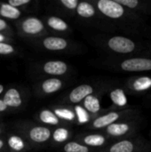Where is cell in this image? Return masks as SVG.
<instances>
[{"label":"cell","mask_w":151,"mask_h":152,"mask_svg":"<svg viewBox=\"0 0 151 152\" xmlns=\"http://www.w3.org/2000/svg\"><path fill=\"white\" fill-rule=\"evenodd\" d=\"M10 41L11 39L7 36L0 33V43H10Z\"/></svg>","instance_id":"cell-32"},{"label":"cell","mask_w":151,"mask_h":152,"mask_svg":"<svg viewBox=\"0 0 151 152\" xmlns=\"http://www.w3.org/2000/svg\"><path fill=\"white\" fill-rule=\"evenodd\" d=\"M122 6L140 15H150L151 2L141 0H115Z\"/></svg>","instance_id":"cell-11"},{"label":"cell","mask_w":151,"mask_h":152,"mask_svg":"<svg viewBox=\"0 0 151 152\" xmlns=\"http://www.w3.org/2000/svg\"><path fill=\"white\" fill-rule=\"evenodd\" d=\"M0 33L4 35H8V34H12V30L11 29V27L9 24L6 22L5 20L0 18Z\"/></svg>","instance_id":"cell-29"},{"label":"cell","mask_w":151,"mask_h":152,"mask_svg":"<svg viewBox=\"0 0 151 152\" xmlns=\"http://www.w3.org/2000/svg\"><path fill=\"white\" fill-rule=\"evenodd\" d=\"M43 47L48 51L57 52V51H63L68 48L69 41L66 38L60 37H46L41 42Z\"/></svg>","instance_id":"cell-15"},{"label":"cell","mask_w":151,"mask_h":152,"mask_svg":"<svg viewBox=\"0 0 151 152\" xmlns=\"http://www.w3.org/2000/svg\"><path fill=\"white\" fill-rule=\"evenodd\" d=\"M52 110L57 116V118L61 121H67V122H75L76 121V115H75L74 110L72 108L60 106V107L53 108Z\"/></svg>","instance_id":"cell-21"},{"label":"cell","mask_w":151,"mask_h":152,"mask_svg":"<svg viewBox=\"0 0 151 152\" xmlns=\"http://www.w3.org/2000/svg\"><path fill=\"white\" fill-rule=\"evenodd\" d=\"M20 34L26 37H39L45 33L44 22L36 17H27L17 25Z\"/></svg>","instance_id":"cell-6"},{"label":"cell","mask_w":151,"mask_h":152,"mask_svg":"<svg viewBox=\"0 0 151 152\" xmlns=\"http://www.w3.org/2000/svg\"><path fill=\"white\" fill-rule=\"evenodd\" d=\"M111 140L103 133H94L80 137V143L88 148H104L109 144Z\"/></svg>","instance_id":"cell-9"},{"label":"cell","mask_w":151,"mask_h":152,"mask_svg":"<svg viewBox=\"0 0 151 152\" xmlns=\"http://www.w3.org/2000/svg\"><path fill=\"white\" fill-rule=\"evenodd\" d=\"M150 144L141 135L113 141L101 152H150Z\"/></svg>","instance_id":"cell-4"},{"label":"cell","mask_w":151,"mask_h":152,"mask_svg":"<svg viewBox=\"0 0 151 152\" xmlns=\"http://www.w3.org/2000/svg\"><path fill=\"white\" fill-rule=\"evenodd\" d=\"M77 14L83 19H91L98 14V11L95 6L90 2H79L76 8Z\"/></svg>","instance_id":"cell-18"},{"label":"cell","mask_w":151,"mask_h":152,"mask_svg":"<svg viewBox=\"0 0 151 152\" xmlns=\"http://www.w3.org/2000/svg\"><path fill=\"white\" fill-rule=\"evenodd\" d=\"M8 110V108L7 106L4 104V101L2 99H0V113H4V112H6Z\"/></svg>","instance_id":"cell-31"},{"label":"cell","mask_w":151,"mask_h":152,"mask_svg":"<svg viewBox=\"0 0 151 152\" xmlns=\"http://www.w3.org/2000/svg\"><path fill=\"white\" fill-rule=\"evenodd\" d=\"M4 144H5L4 140V139H2V138H0V152L4 150Z\"/></svg>","instance_id":"cell-33"},{"label":"cell","mask_w":151,"mask_h":152,"mask_svg":"<svg viewBox=\"0 0 151 152\" xmlns=\"http://www.w3.org/2000/svg\"><path fill=\"white\" fill-rule=\"evenodd\" d=\"M2 100L8 109H18L23 104V98L20 92L16 88H9L5 91Z\"/></svg>","instance_id":"cell-14"},{"label":"cell","mask_w":151,"mask_h":152,"mask_svg":"<svg viewBox=\"0 0 151 152\" xmlns=\"http://www.w3.org/2000/svg\"><path fill=\"white\" fill-rule=\"evenodd\" d=\"M46 24L50 28L59 32H64L69 29V24L63 19L57 16L48 17L46 20Z\"/></svg>","instance_id":"cell-22"},{"label":"cell","mask_w":151,"mask_h":152,"mask_svg":"<svg viewBox=\"0 0 151 152\" xmlns=\"http://www.w3.org/2000/svg\"><path fill=\"white\" fill-rule=\"evenodd\" d=\"M78 3L79 2L77 0H61L60 1V4H62L64 8H66L68 10H70V11L76 10V8L77 7Z\"/></svg>","instance_id":"cell-28"},{"label":"cell","mask_w":151,"mask_h":152,"mask_svg":"<svg viewBox=\"0 0 151 152\" xmlns=\"http://www.w3.org/2000/svg\"><path fill=\"white\" fill-rule=\"evenodd\" d=\"M38 119L41 123L52 126H60L62 121L60 120L52 110L44 109L38 113Z\"/></svg>","instance_id":"cell-19"},{"label":"cell","mask_w":151,"mask_h":152,"mask_svg":"<svg viewBox=\"0 0 151 152\" xmlns=\"http://www.w3.org/2000/svg\"><path fill=\"white\" fill-rule=\"evenodd\" d=\"M140 117V110L133 108H111L108 111L94 118L88 126L92 130H103L109 126L125 119H131Z\"/></svg>","instance_id":"cell-2"},{"label":"cell","mask_w":151,"mask_h":152,"mask_svg":"<svg viewBox=\"0 0 151 152\" xmlns=\"http://www.w3.org/2000/svg\"><path fill=\"white\" fill-rule=\"evenodd\" d=\"M151 88V77L147 76H135L129 77L125 84V89L129 94H143Z\"/></svg>","instance_id":"cell-7"},{"label":"cell","mask_w":151,"mask_h":152,"mask_svg":"<svg viewBox=\"0 0 151 152\" xmlns=\"http://www.w3.org/2000/svg\"><path fill=\"white\" fill-rule=\"evenodd\" d=\"M63 86V81L58 77H50L44 80L40 85V89L44 94H53L60 91Z\"/></svg>","instance_id":"cell-16"},{"label":"cell","mask_w":151,"mask_h":152,"mask_svg":"<svg viewBox=\"0 0 151 152\" xmlns=\"http://www.w3.org/2000/svg\"><path fill=\"white\" fill-rule=\"evenodd\" d=\"M3 132H4V128H3V126H0V135L3 134Z\"/></svg>","instance_id":"cell-35"},{"label":"cell","mask_w":151,"mask_h":152,"mask_svg":"<svg viewBox=\"0 0 151 152\" xmlns=\"http://www.w3.org/2000/svg\"><path fill=\"white\" fill-rule=\"evenodd\" d=\"M21 11L10 5L8 3H0V18L8 20H18L21 16Z\"/></svg>","instance_id":"cell-20"},{"label":"cell","mask_w":151,"mask_h":152,"mask_svg":"<svg viewBox=\"0 0 151 152\" xmlns=\"http://www.w3.org/2000/svg\"><path fill=\"white\" fill-rule=\"evenodd\" d=\"M71 136V132L66 126H58L52 133V139L56 143L66 142Z\"/></svg>","instance_id":"cell-23"},{"label":"cell","mask_w":151,"mask_h":152,"mask_svg":"<svg viewBox=\"0 0 151 152\" xmlns=\"http://www.w3.org/2000/svg\"><path fill=\"white\" fill-rule=\"evenodd\" d=\"M4 93V86L2 84H0V95Z\"/></svg>","instance_id":"cell-34"},{"label":"cell","mask_w":151,"mask_h":152,"mask_svg":"<svg viewBox=\"0 0 151 152\" xmlns=\"http://www.w3.org/2000/svg\"><path fill=\"white\" fill-rule=\"evenodd\" d=\"M140 129V118H134L131 119L122 120L114 123L105 129L102 133L107 135L111 141L112 140H122L130 137H133L138 134Z\"/></svg>","instance_id":"cell-3"},{"label":"cell","mask_w":151,"mask_h":152,"mask_svg":"<svg viewBox=\"0 0 151 152\" xmlns=\"http://www.w3.org/2000/svg\"><path fill=\"white\" fill-rule=\"evenodd\" d=\"M75 115H76V120L78 121V123L80 124H85L90 121V117L91 115L82 107V106H75L73 108Z\"/></svg>","instance_id":"cell-26"},{"label":"cell","mask_w":151,"mask_h":152,"mask_svg":"<svg viewBox=\"0 0 151 152\" xmlns=\"http://www.w3.org/2000/svg\"><path fill=\"white\" fill-rule=\"evenodd\" d=\"M95 93V88L89 84H82L73 90L70 91L68 96L69 102L72 104L81 103L87 96L93 94Z\"/></svg>","instance_id":"cell-10"},{"label":"cell","mask_w":151,"mask_h":152,"mask_svg":"<svg viewBox=\"0 0 151 152\" xmlns=\"http://www.w3.org/2000/svg\"><path fill=\"white\" fill-rule=\"evenodd\" d=\"M94 6L104 18L120 25L126 33L151 38V28L144 18L122 6L115 0H98Z\"/></svg>","instance_id":"cell-1"},{"label":"cell","mask_w":151,"mask_h":152,"mask_svg":"<svg viewBox=\"0 0 151 152\" xmlns=\"http://www.w3.org/2000/svg\"><path fill=\"white\" fill-rule=\"evenodd\" d=\"M5 143L13 152H23L28 149V143L25 139L18 134H10L7 137Z\"/></svg>","instance_id":"cell-17"},{"label":"cell","mask_w":151,"mask_h":152,"mask_svg":"<svg viewBox=\"0 0 151 152\" xmlns=\"http://www.w3.org/2000/svg\"><path fill=\"white\" fill-rule=\"evenodd\" d=\"M30 0H9L7 3L15 7V8H19V7H21V6H25L28 4H30Z\"/></svg>","instance_id":"cell-30"},{"label":"cell","mask_w":151,"mask_h":152,"mask_svg":"<svg viewBox=\"0 0 151 152\" xmlns=\"http://www.w3.org/2000/svg\"><path fill=\"white\" fill-rule=\"evenodd\" d=\"M110 98L114 103L115 108L117 109H124V108H129L128 106L125 105V98L124 92L121 89H115L110 92Z\"/></svg>","instance_id":"cell-24"},{"label":"cell","mask_w":151,"mask_h":152,"mask_svg":"<svg viewBox=\"0 0 151 152\" xmlns=\"http://www.w3.org/2000/svg\"><path fill=\"white\" fill-rule=\"evenodd\" d=\"M112 67L124 72H145L151 70V56H129L111 62Z\"/></svg>","instance_id":"cell-5"},{"label":"cell","mask_w":151,"mask_h":152,"mask_svg":"<svg viewBox=\"0 0 151 152\" xmlns=\"http://www.w3.org/2000/svg\"><path fill=\"white\" fill-rule=\"evenodd\" d=\"M42 70L44 73L55 77L65 75L69 70V66L62 61H48L43 64Z\"/></svg>","instance_id":"cell-12"},{"label":"cell","mask_w":151,"mask_h":152,"mask_svg":"<svg viewBox=\"0 0 151 152\" xmlns=\"http://www.w3.org/2000/svg\"><path fill=\"white\" fill-rule=\"evenodd\" d=\"M62 151L63 152H91V149L78 142L69 141L63 145Z\"/></svg>","instance_id":"cell-25"},{"label":"cell","mask_w":151,"mask_h":152,"mask_svg":"<svg viewBox=\"0 0 151 152\" xmlns=\"http://www.w3.org/2000/svg\"><path fill=\"white\" fill-rule=\"evenodd\" d=\"M82 107L93 117L96 118L97 116L108 111V110H102L101 108V101H100V97L93 94H91L89 96H87L82 102Z\"/></svg>","instance_id":"cell-13"},{"label":"cell","mask_w":151,"mask_h":152,"mask_svg":"<svg viewBox=\"0 0 151 152\" xmlns=\"http://www.w3.org/2000/svg\"><path fill=\"white\" fill-rule=\"evenodd\" d=\"M53 131L46 126H33L27 130V137L34 143L43 144L52 138Z\"/></svg>","instance_id":"cell-8"},{"label":"cell","mask_w":151,"mask_h":152,"mask_svg":"<svg viewBox=\"0 0 151 152\" xmlns=\"http://www.w3.org/2000/svg\"><path fill=\"white\" fill-rule=\"evenodd\" d=\"M150 98H151V94H150Z\"/></svg>","instance_id":"cell-37"},{"label":"cell","mask_w":151,"mask_h":152,"mask_svg":"<svg viewBox=\"0 0 151 152\" xmlns=\"http://www.w3.org/2000/svg\"><path fill=\"white\" fill-rule=\"evenodd\" d=\"M150 135H151V131H150Z\"/></svg>","instance_id":"cell-36"},{"label":"cell","mask_w":151,"mask_h":152,"mask_svg":"<svg viewBox=\"0 0 151 152\" xmlns=\"http://www.w3.org/2000/svg\"><path fill=\"white\" fill-rule=\"evenodd\" d=\"M16 52V48L10 43H0V55H11Z\"/></svg>","instance_id":"cell-27"}]
</instances>
